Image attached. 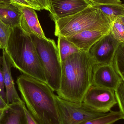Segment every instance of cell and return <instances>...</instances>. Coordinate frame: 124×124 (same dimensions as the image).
I'll use <instances>...</instances> for the list:
<instances>
[{"mask_svg":"<svg viewBox=\"0 0 124 124\" xmlns=\"http://www.w3.org/2000/svg\"><path fill=\"white\" fill-rule=\"evenodd\" d=\"M9 106V105L7 103L6 101L3 99L0 94V110H6Z\"/></svg>","mask_w":124,"mask_h":124,"instance_id":"cell-28","label":"cell"},{"mask_svg":"<svg viewBox=\"0 0 124 124\" xmlns=\"http://www.w3.org/2000/svg\"><path fill=\"white\" fill-rule=\"evenodd\" d=\"M113 22L117 18L124 16V3L95 5Z\"/></svg>","mask_w":124,"mask_h":124,"instance_id":"cell-18","label":"cell"},{"mask_svg":"<svg viewBox=\"0 0 124 124\" xmlns=\"http://www.w3.org/2000/svg\"><path fill=\"white\" fill-rule=\"evenodd\" d=\"M1 63L4 83L6 89V100L7 103L8 105H11L21 102L23 101L20 98L17 93L12 76L11 64L6 52L4 51H2Z\"/></svg>","mask_w":124,"mask_h":124,"instance_id":"cell-11","label":"cell"},{"mask_svg":"<svg viewBox=\"0 0 124 124\" xmlns=\"http://www.w3.org/2000/svg\"><path fill=\"white\" fill-rule=\"evenodd\" d=\"M40 5L42 9H45L51 12V3L49 0H37Z\"/></svg>","mask_w":124,"mask_h":124,"instance_id":"cell-27","label":"cell"},{"mask_svg":"<svg viewBox=\"0 0 124 124\" xmlns=\"http://www.w3.org/2000/svg\"></svg>","mask_w":124,"mask_h":124,"instance_id":"cell-34","label":"cell"},{"mask_svg":"<svg viewBox=\"0 0 124 124\" xmlns=\"http://www.w3.org/2000/svg\"></svg>","mask_w":124,"mask_h":124,"instance_id":"cell-35","label":"cell"},{"mask_svg":"<svg viewBox=\"0 0 124 124\" xmlns=\"http://www.w3.org/2000/svg\"><path fill=\"white\" fill-rule=\"evenodd\" d=\"M54 35L67 38L82 31L99 30L110 32L113 22L95 5L55 22Z\"/></svg>","mask_w":124,"mask_h":124,"instance_id":"cell-4","label":"cell"},{"mask_svg":"<svg viewBox=\"0 0 124 124\" xmlns=\"http://www.w3.org/2000/svg\"><path fill=\"white\" fill-rule=\"evenodd\" d=\"M26 0L30 2L35 8V10L37 11H40L42 10V8L39 3L37 1V0Z\"/></svg>","mask_w":124,"mask_h":124,"instance_id":"cell-29","label":"cell"},{"mask_svg":"<svg viewBox=\"0 0 124 124\" xmlns=\"http://www.w3.org/2000/svg\"><path fill=\"white\" fill-rule=\"evenodd\" d=\"M52 20H57L73 15L91 5L86 0H51Z\"/></svg>","mask_w":124,"mask_h":124,"instance_id":"cell-10","label":"cell"},{"mask_svg":"<svg viewBox=\"0 0 124 124\" xmlns=\"http://www.w3.org/2000/svg\"><path fill=\"white\" fill-rule=\"evenodd\" d=\"M5 52L12 66L23 74L46 83L44 70L32 36L19 26L12 28Z\"/></svg>","mask_w":124,"mask_h":124,"instance_id":"cell-3","label":"cell"},{"mask_svg":"<svg viewBox=\"0 0 124 124\" xmlns=\"http://www.w3.org/2000/svg\"><path fill=\"white\" fill-rule=\"evenodd\" d=\"M0 3L11 4V0H0Z\"/></svg>","mask_w":124,"mask_h":124,"instance_id":"cell-30","label":"cell"},{"mask_svg":"<svg viewBox=\"0 0 124 124\" xmlns=\"http://www.w3.org/2000/svg\"><path fill=\"white\" fill-rule=\"evenodd\" d=\"M24 102L9 105L6 109L0 124H27L24 110Z\"/></svg>","mask_w":124,"mask_h":124,"instance_id":"cell-14","label":"cell"},{"mask_svg":"<svg viewBox=\"0 0 124 124\" xmlns=\"http://www.w3.org/2000/svg\"><path fill=\"white\" fill-rule=\"evenodd\" d=\"M31 35L44 70L46 84L54 92H57L60 87L62 76V64L57 46L54 40Z\"/></svg>","mask_w":124,"mask_h":124,"instance_id":"cell-5","label":"cell"},{"mask_svg":"<svg viewBox=\"0 0 124 124\" xmlns=\"http://www.w3.org/2000/svg\"><path fill=\"white\" fill-rule=\"evenodd\" d=\"M12 28L0 20V49L6 52Z\"/></svg>","mask_w":124,"mask_h":124,"instance_id":"cell-21","label":"cell"},{"mask_svg":"<svg viewBox=\"0 0 124 124\" xmlns=\"http://www.w3.org/2000/svg\"><path fill=\"white\" fill-rule=\"evenodd\" d=\"M122 119H124V116L120 111L111 110L109 113L104 114L78 124H112Z\"/></svg>","mask_w":124,"mask_h":124,"instance_id":"cell-17","label":"cell"},{"mask_svg":"<svg viewBox=\"0 0 124 124\" xmlns=\"http://www.w3.org/2000/svg\"><path fill=\"white\" fill-rule=\"evenodd\" d=\"M110 32L99 30H89L65 38L74 44L80 51L89 52L91 47L98 41Z\"/></svg>","mask_w":124,"mask_h":124,"instance_id":"cell-13","label":"cell"},{"mask_svg":"<svg viewBox=\"0 0 124 124\" xmlns=\"http://www.w3.org/2000/svg\"><path fill=\"white\" fill-rule=\"evenodd\" d=\"M16 83L27 109L39 124H62L56 95L46 83L23 74Z\"/></svg>","mask_w":124,"mask_h":124,"instance_id":"cell-1","label":"cell"},{"mask_svg":"<svg viewBox=\"0 0 124 124\" xmlns=\"http://www.w3.org/2000/svg\"><path fill=\"white\" fill-rule=\"evenodd\" d=\"M56 101L62 124H78L105 114L93 110L83 102L68 101L57 95L56 96Z\"/></svg>","mask_w":124,"mask_h":124,"instance_id":"cell-6","label":"cell"},{"mask_svg":"<svg viewBox=\"0 0 124 124\" xmlns=\"http://www.w3.org/2000/svg\"><path fill=\"white\" fill-rule=\"evenodd\" d=\"M50 0H49V1H50Z\"/></svg>","mask_w":124,"mask_h":124,"instance_id":"cell-33","label":"cell"},{"mask_svg":"<svg viewBox=\"0 0 124 124\" xmlns=\"http://www.w3.org/2000/svg\"><path fill=\"white\" fill-rule=\"evenodd\" d=\"M93 5L108 4H120L122 3L121 0H86Z\"/></svg>","mask_w":124,"mask_h":124,"instance_id":"cell-23","label":"cell"},{"mask_svg":"<svg viewBox=\"0 0 124 124\" xmlns=\"http://www.w3.org/2000/svg\"><path fill=\"white\" fill-rule=\"evenodd\" d=\"M115 95L120 111L124 119V80L121 79L118 85L115 90Z\"/></svg>","mask_w":124,"mask_h":124,"instance_id":"cell-22","label":"cell"},{"mask_svg":"<svg viewBox=\"0 0 124 124\" xmlns=\"http://www.w3.org/2000/svg\"><path fill=\"white\" fill-rule=\"evenodd\" d=\"M57 46L61 62L66 60L71 55L81 51L64 37H58Z\"/></svg>","mask_w":124,"mask_h":124,"instance_id":"cell-16","label":"cell"},{"mask_svg":"<svg viewBox=\"0 0 124 124\" xmlns=\"http://www.w3.org/2000/svg\"><path fill=\"white\" fill-rule=\"evenodd\" d=\"M21 16L19 7L0 3V20L11 28L19 26Z\"/></svg>","mask_w":124,"mask_h":124,"instance_id":"cell-15","label":"cell"},{"mask_svg":"<svg viewBox=\"0 0 124 124\" xmlns=\"http://www.w3.org/2000/svg\"><path fill=\"white\" fill-rule=\"evenodd\" d=\"M113 65L120 78L124 80V43L119 44L114 56Z\"/></svg>","mask_w":124,"mask_h":124,"instance_id":"cell-19","label":"cell"},{"mask_svg":"<svg viewBox=\"0 0 124 124\" xmlns=\"http://www.w3.org/2000/svg\"><path fill=\"white\" fill-rule=\"evenodd\" d=\"M21 12L19 27L25 32L46 38L35 10L27 7H19Z\"/></svg>","mask_w":124,"mask_h":124,"instance_id":"cell-12","label":"cell"},{"mask_svg":"<svg viewBox=\"0 0 124 124\" xmlns=\"http://www.w3.org/2000/svg\"><path fill=\"white\" fill-rule=\"evenodd\" d=\"M60 97L70 102H82L92 85L93 71L95 63L88 52L80 51L61 62Z\"/></svg>","mask_w":124,"mask_h":124,"instance_id":"cell-2","label":"cell"},{"mask_svg":"<svg viewBox=\"0 0 124 124\" xmlns=\"http://www.w3.org/2000/svg\"><path fill=\"white\" fill-rule=\"evenodd\" d=\"M11 4L18 7H27L35 9L34 7L26 0H11Z\"/></svg>","mask_w":124,"mask_h":124,"instance_id":"cell-25","label":"cell"},{"mask_svg":"<svg viewBox=\"0 0 124 124\" xmlns=\"http://www.w3.org/2000/svg\"><path fill=\"white\" fill-rule=\"evenodd\" d=\"M5 110H0V122L1 121V119L3 116Z\"/></svg>","mask_w":124,"mask_h":124,"instance_id":"cell-31","label":"cell"},{"mask_svg":"<svg viewBox=\"0 0 124 124\" xmlns=\"http://www.w3.org/2000/svg\"><path fill=\"white\" fill-rule=\"evenodd\" d=\"M110 32L119 43H124V24L120 17L113 22Z\"/></svg>","mask_w":124,"mask_h":124,"instance_id":"cell-20","label":"cell"},{"mask_svg":"<svg viewBox=\"0 0 124 124\" xmlns=\"http://www.w3.org/2000/svg\"><path fill=\"white\" fill-rule=\"evenodd\" d=\"M24 110L25 114L27 124H40L34 118L29 111L27 109L25 105L24 106Z\"/></svg>","mask_w":124,"mask_h":124,"instance_id":"cell-24","label":"cell"},{"mask_svg":"<svg viewBox=\"0 0 124 124\" xmlns=\"http://www.w3.org/2000/svg\"><path fill=\"white\" fill-rule=\"evenodd\" d=\"M83 102L93 110L107 113L117 104L115 90L92 85L86 93Z\"/></svg>","mask_w":124,"mask_h":124,"instance_id":"cell-7","label":"cell"},{"mask_svg":"<svg viewBox=\"0 0 124 124\" xmlns=\"http://www.w3.org/2000/svg\"><path fill=\"white\" fill-rule=\"evenodd\" d=\"M119 44L110 32L98 41L91 47L88 53L96 64H113Z\"/></svg>","mask_w":124,"mask_h":124,"instance_id":"cell-8","label":"cell"},{"mask_svg":"<svg viewBox=\"0 0 124 124\" xmlns=\"http://www.w3.org/2000/svg\"><path fill=\"white\" fill-rule=\"evenodd\" d=\"M120 18H121V19L122 20V22H123V23H124V16H123L120 17Z\"/></svg>","mask_w":124,"mask_h":124,"instance_id":"cell-32","label":"cell"},{"mask_svg":"<svg viewBox=\"0 0 124 124\" xmlns=\"http://www.w3.org/2000/svg\"><path fill=\"white\" fill-rule=\"evenodd\" d=\"M121 80L113 64H95L92 85L115 90Z\"/></svg>","mask_w":124,"mask_h":124,"instance_id":"cell-9","label":"cell"},{"mask_svg":"<svg viewBox=\"0 0 124 124\" xmlns=\"http://www.w3.org/2000/svg\"><path fill=\"white\" fill-rule=\"evenodd\" d=\"M1 62V58L0 57V94L3 99L6 100V91L4 90L5 87H4V83L3 72L0 67Z\"/></svg>","mask_w":124,"mask_h":124,"instance_id":"cell-26","label":"cell"}]
</instances>
